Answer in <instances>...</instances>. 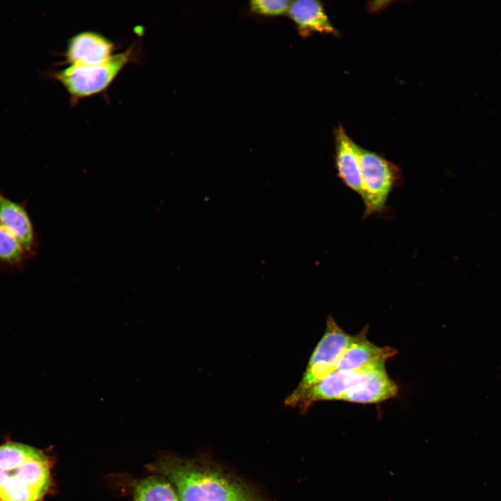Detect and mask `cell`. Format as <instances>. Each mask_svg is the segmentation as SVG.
<instances>
[{"mask_svg":"<svg viewBox=\"0 0 501 501\" xmlns=\"http://www.w3.org/2000/svg\"><path fill=\"white\" fill-rule=\"evenodd\" d=\"M365 328L353 339L340 358L336 370L356 371L377 361H386L395 353V350L388 347H379L366 337Z\"/></svg>","mask_w":501,"mask_h":501,"instance_id":"cell-10","label":"cell"},{"mask_svg":"<svg viewBox=\"0 0 501 501\" xmlns=\"http://www.w3.org/2000/svg\"><path fill=\"white\" fill-rule=\"evenodd\" d=\"M116 45L104 35L84 31L72 35L63 53V64L93 65L108 61L113 54Z\"/></svg>","mask_w":501,"mask_h":501,"instance_id":"cell-6","label":"cell"},{"mask_svg":"<svg viewBox=\"0 0 501 501\" xmlns=\"http://www.w3.org/2000/svg\"><path fill=\"white\" fill-rule=\"evenodd\" d=\"M290 3L288 0H253L250 1V8L257 14L276 16L287 12Z\"/></svg>","mask_w":501,"mask_h":501,"instance_id":"cell-15","label":"cell"},{"mask_svg":"<svg viewBox=\"0 0 501 501\" xmlns=\"http://www.w3.org/2000/svg\"><path fill=\"white\" fill-rule=\"evenodd\" d=\"M385 363L383 360L377 361L356 371L335 370L310 388L295 390L285 402L289 405L303 404L306 408L314 401L341 400L342 396L364 379L371 370Z\"/></svg>","mask_w":501,"mask_h":501,"instance_id":"cell-5","label":"cell"},{"mask_svg":"<svg viewBox=\"0 0 501 501\" xmlns=\"http://www.w3.org/2000/svg\"><path fill=\"white\" fill-rule=\"evenodd\" d=\"M358 146L342 126L335 131V166L340 181L359 196L361 171Z\"/></svg>","mask_w":501,"mask_h":501,"instance_id":"cell-8","label":"cell"},{"mask_svg":"<svg viewBox=\"0 0 501 501\" xmlns=\"http://www.w3.org/2000/svg\"><path fill=\"white\" fill-rule=\"evenodd\" d=\"M30 260L19 240L0 223V271L20 272Z\"/></svg>","mask_w":501,"mask_h":501,"instance_id":"cell-13","label":"cell"},{"mask_svg":"<svg viewBox=\"0 0 501 501\" xmlns=\"http://www.w3.org/2000/svg\"><path fill=\"white\" fill-rule=\"evenodd\" d=\"M166 475L177 488L180 501H245L238 484L215 472L184 467L167 468Z\"/></svg>","mask_w":501,"mask_h":501,"instance_id":"cell-4","label":"cell"},{"mask_svg":"<svg viewBox=\"0 0 501 501\" xmlns=\"http://www.w3.org/2000/svg\"><path fill=\"white\" fill-rule=\"evenodd\" d=\"M136 45L114 54L108 61L93 65H67L49 72L47 77L62 85L72 102L105 92L123 68L135 60Z\"/></svg>","mask_w":501,"mask_h":501,"instance_id":"cell-2","label":"cell"},{"mask_svg":"<svg viewBox=\"0 0 501 501\" xmlns=\"http://www.w3.org/2000/svg\"><path fill=\"white\" fill-rule=\"evenodd\" d=\"M397 391L396 383L388 376L385 363H383L371 370L364 379L347 391L341 400L374 404L395 397Z\"/></svg>","mask_w":501,"mask_h":501,"instance_id":"cell-9","label":"cell"},{"mask_svg":"<svg viewBox=\"0 0 501 501\" xmlns=\"http://www.w3.org/2000/svg\"><path fill=\"white\" fill-rule=\"evenodd\" d=\"M287 12L295 22L300 34L303 36H308L315 32L338 34V31L330 21L323 5L319 1L296 0L291 1Z\"/></svg>","mask_w":501,"mask_h":501,"instance_id":"cell-11","label":"cell"},{"mask_svg":"<svg viewBox=\"0 0 501 501\" xmlns=\"http://www.w3.org/2000/svg\"><path fill=\"white\" fill-rule=\"evenodd\" d=\"M0 223L21 243L30 259L39 251L40 240L26 208V202H17L0 189Z\"/></svg>","mask_w":501,"mask_h":501,"instance_id":"cell-7","label":"cell"},{"mask_svg":"<svg viewBox=\"0 0 501 501\" xmlns=\"http://www.w3.org/2000/svg\"><path fill=\"white\" fill-rule=\"evenodd\" d=\"M245 501H250L249 500H245Z\"/></svg>","mask_w":501,"mask_h":501,"instance_id":"cell-16","label":"cell"},{"mask_svg":"<svg viewBox=\"0 0 501 501\" xmlns=\"http://www.w3.org/2000/svg\"><path fill=\"white\" fill-rule=\"evenodd\" d=\"M50 484L49 461L31 446L0 445V501H39Z\"/></svg>","mask_w":501,"mask_h":501,"instance_id":"cell-1","label":"cell"},{"mask_svg":"<svg viewBox=\"0 0 501 501\" xmlns=\"http://www.w3.org/2000/svg\"><path fill=\"white\" fill-rule=\"evenodd\" d=\"M361 193L364 203L363 217L385 212L388 198L400 184V168L382 155L359 148Z\"/></svg>","mask_w":501,"mask_h":501,"instance_id":"cell-3","label":"cell"},{"mask_svg":"<svg viewBox=\"0 0 501 501\" xmlns=\"http://www.w3.org/2000/svg\"><path fill=\"white\" fill-rule=\"evenodd\" d=\"M134 501H179V499L168 482L150 477L137 486Z\"/></svg>","mask_w":501,"mask_h":501,"instance_id":"cell-14","label":"cell"},{"mask_svg":"<svg viewBox=\"0 0 501 501\" xmlns=\"http://www.w3.org/2000/svg\"><path fill=\"white\" fill-rule=\"evenodd\" d=\"M353 339L329 317L324 335L314 349L308 365L320 364L336 370L338 360Z\"/></svg>","mask_w":501,"mask_h":501,"instance_id":"cell-12","label":"cell"}]
</instances>
